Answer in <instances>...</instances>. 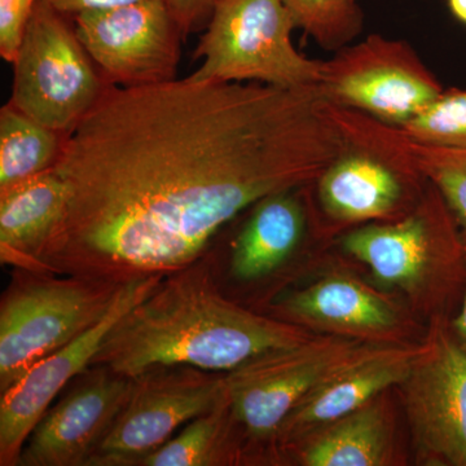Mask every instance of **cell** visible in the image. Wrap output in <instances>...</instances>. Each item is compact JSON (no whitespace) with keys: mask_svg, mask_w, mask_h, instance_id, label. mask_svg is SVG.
Returning <instances> with one entry per match:
<instances>
[{"mask_svg":"<svg viewBox=\"0 0 466 466\" xmlns=\"http://www.w3.org/2000/svg\"><path fill=\"white\" fill-rule=\"evenodd\" d=\"M345 144L319 85L109 86L54 167L67 200L36 271L119 287L174 274L260 198L314 183Z\"/></svg>","mask_w":466,"mask_h":466,"instance_id":"obj_1","label":"cell"},{"mask_svg":"<svg viewBox=\"0 0 466 466\" xmlns=\"http://www.w3.org/2000/svg\"><path fill=\"white\" fill-rule=\"evenodd\" d=\"M207 257L165 276L113 328L91 366L137 379L156 367L227 373L315 333L258 314L223 293Z\"/></svg>","mask_w":466,"mask_h":466,"instance_id":"obj_2","label":"cell"},{"mask_svg":"<svg viewBox=\"0 0 466 466\" xmlns=\"http://www.w3.org/2000/svg\"><path fill=\"white\" fill-rule=\"evenodd\" d=\"M377 284L400 291L429 325L451 323L466 294V242L449 205L431 183L416 208L394 222L370 223L337 238Z\"/></svg>","mask_w":466,"mask_h":466,"instance_id":"obj_3","label":"cell"},{"mask_svg":"<svg viewBox=\"0 0 466 466\" xmlns=\"http://www.w3.org/2000/svg\"><path fill=\"white\" fill-rule=\"evenodd\" d=\"M328 106L345 137V148L309 191L319 232L329 242L358 227L406 217L429 182L398 144L395 126Z\"/></svg>","mask_w":466,"mask_h":466,"instance_id":"obj_4","label":"cell"},{"mask_svg":"<svg viewBox=\"0 0 466 466\" xmlns=\"http://www.w3.org/2000/svg\"><path fill=\"white\" fill-rule=\"evenodd\" d=\"M119 285L15 268L0 302V394L108 311Z\"/></svg>","mask_w":466,"mask_h":466,"instance_id":"obj_5","label":"cell"},{"mask_svg":"<svg viewBox=\"0 0 466 466\" xmlns=\"http://www.w3.org/2000/svg\"><path fill=\"white\" fill-rule=\"evenodd\" d=\"M372 346L314 334L308 341L259 355L225 373L226 395L244 441L247 464L278 461L276 438L294 408Z\"/></svg>","mask_w":466,"mask_h":466,"instance_id":"obj_6","label":"cell"},{"mask_svg":"<svg viewBox=\"0 0 466 466\" xmlns=\"http://www.w3.org/2000/svg\"><path fill=\"white\" fill-rule=\"evenodd\" d=\"M296 21L283 0H218L192 54L193 82H258L280 88L317 86L321 60L291 41Z\"/></svg>","mask_w":466,"mask_h":466,"instance_id":"obj_7","label":"cell"},{"mask_svg":"<svg viewBox=\"0 0 466 466\" xmlns=\"http://www.w3.org/2000/svg\"><path fill=\"white\" fill-rule=\"evenodd\" d=\"M8 103L69 135L109 87L76 34L75 17L36 3L14 63Z\"/></svg>","mask_w":466,"mask_h":466,"instance_id":"obj_8","label":"cell"},{"mask_svg":"<svg viewBox=\"0 0 466 466\" xmlns=\"http://www.w3.org/2000/svg\"><path fill=\"white\" fill-rule=\"evenodd\" d=\"M324 99L401 127L444 91L410 43L370 34L321 60Z\"/></svg>","mask_w":466,"mask_h":466,"instance_id":"obj_9","label":"cell"},{"mask_svg":"<svg viewBox=\"0 0 466 466\" xmlns=\"http://www.w3.org/2000/svg\"><path fill=\"white\" fill-rule=\"evenodd\" d=\"M225 373L189 366L156 367L135 379L130 398L86 466H140L177 431L211 410Z\"/></svg>","mask_w":466,"mask_h":466,"instance_id":"obj_10","label":"cell"},{"mask_svg":"<svg viewBox=\"0 0 466 466\" xmlns=\"http://www.w3.org/2000/svg\"><path fill=\"white\" fill-rule=\"evenodd\" d=\"M76 34L109 86L143 87L177 79L186 41L167 0H140L75 16Z\"/></svg>","mask_w":466,"mask_h":466,"instance_id":"obj_11","label":"cell"},{"mask_svg":"<svg viewBox=\"0 0 466 466\" xmlns=\"http://www.w3.org/2000/svg\"><path fill=\"white\" fill-rule=\"evenodd\" d=\"M428 349L397 386L417 465L466 466V349L450 323L429 325Z\"/></svg>","mask_w":466,"mask_h":466,"instance_id":"obj_12","label":"cell"},{"mask_svg":"<svg viewBox=\"0 0 466 466\" xmlns=\"http://www.w3.org/2000/svg\"><path fill=\"white\" fill-rule=\"evenodd\" d=\"M272 317L315 334L368 345H406L420 339V320L406 302L363 279L333 268L269 306Z\"/></svg>","mask_w":466,"mask_h":466,"instance_id":"obj_13","label":"cell"},{"mask_svg":"<svg viewBox=\"0 0 466 466\" xmlns=\"http://www.w3.org/2000/svg\"><path fill=\"white\" fill-rule=\"evenodd\" d=\"M165 276H149L122 285L108 311L96 324L52 352L7 391L0 394V465L18 466L33 429L64 389L91 367L109 333L137 303L161 284Z\"/></svg>","mask_w":466,"mask_h":466,"instance_id":"obj_14","label":"cell"},{"mask_svg":"<svg viewBox=\"0 0 466 466\" xmlns=\"http://www.w3.org/2000/svg\"><path fill=\"white\" fill-rule=\"evenodd\" d=\"M135 379L91 366L45 413L18 466H86L130 398Z\"/></svg>","mask_w":466,"mask_h":466,"instance_id":"obj_15","label":"cell"},{"mask_svg":"<svg viewBox=\"0 0 466 466\" xmlns=\"http://www.w3.org/2000/svg\"><path fill=\"white\" fill-rule=\"evenodd\" d=\"M309 186L266 196L238 217L229 238V280L265 283L297 260L309 242L328 244L318 229Z\"/></svg>","mask_w":466,"mask_h":466,"instance_id":"obj_16","label":"cell"},{"mask_svg":"<svg viewBox=\"0 0 466 466\" xmlns=\"http://www.w3.org/2000/svg\"><path fill=\"white\" fill-rule=\"evenodd\" d=\"M428 349V341L375 345L324 380L285 420L276 438V456L312 431L330 424L382 392L397 389Z\"/></svg>","mask_w":466,"mask_h":466,"instance_id":"obj_17","label":"cell"},{"mask_svg":"<svg viewBox=\"0 0 466 466\" xmlns=\"http://www.w3.org/2000/svg\"><path fill=\"white\" fill-rule=\"evenodd\" d=\"M390 391L306 435L285 451L281 461L299 466L406 464Z\"/></svg>","mask_w":466,"mask_h":466,"instance_id":"obj_18","label":"cell"},{"mask_svg":"<svg viewBox=\"0 0 466 466\" xmlns=\"http://www.w3.org/2000/svg\"><path fill=\"white\" fill-rule=\"evenodd\" d=\"M67 200L66 183L54 168L0 192V259L36 271L38 258L56 228Z\"/></svg>","mask_w":466,"mask_h":466,"instance_id":"obj_19","label":"cell"},{"mask_svg":"<svg viewBox=\"0 0 466 466\" xmlns=\"http://www.w3.org/2000/svg\"><path fill=\"white\" fill-rule=\"evenodd\" d=\"M247 464L244 441L226 390L216 406L195 417L140 466H229Z\"/></svg>","mask_w":466,"mask_h":466,"instance_id":"obj_20","label":"cell"},{"mask_svg":"<svg viewBox=\"0 0 466 466\" xmlns=\"http://www.w3.org/2000/svg\"><path fill=\"white\" fill-rule=\"evenodd\" d=\"M67 135L39 124L11 103L0 109V192L56 167Z\"/></svg>","mask_w":466,"mask_h":466,"instance_id":"obj_21","label":"cell"},{"mask_svg":"<svg viewBox=\"0 0 466 466\" xmlns=\"http://www.w3.org/2000/svg\"><path fill=\"white\" fill-rule=\"evenodd\" d=\"M395 137L413 167L449 205L466 242V148L417 142L397 126Z\"/></svg>","mask_w":466,"mask_h":466,"instance_id":"obj_22","label":"cell"},{"mask_svg":"<svg viewBox=\"0 0 466 466\" xmlns=\"http://www.w3.org/2000/svg\"><path fill=\"white\" fill-rule=\"evenodd\" d=\"M297 29L323 50L336 52L351 45L364 27L358 0H283Z\"/></svg>","mask_w":466,"mask_h":466,"instance_id":"obj_23","label":"cell"},{"mask_svg":"<svg viewBox=\"0 0 466 466\" xmlns=\"http://www.w3.org/2000/svg\"><path fill=\"white\" fill-rule=\"evenodd\" d=\"M400 128L417 142L466 148V88L444 90Z\"/></svg>","mask_w":466,"mask_h":466,"instance_id":"obj_24","label":"cell"},{"mask_svg":"<svg viewBox=\"0 0 466 466\" xmlns=\"http://www.w3.org/2000/svg\"><path fill=\"white\" fill-rule=\"evenodd\" d=\"M39 0H0V56L14 63L27 23Z\"/></svg>","mask_w":466,"mask_h":466,"instance_id":"obj_25","label":"cell"},{"mask_svg":"<svg viewBox=\"0 0 466 466\" xmlns=\"http://www.w3.org/2000/svg\"><path fill=\"white\" fill-rule=\"evenodd\" d=\"M218 0H167L184 36L204 32L213 16Z\"/></svg>","mask_w":466,"mask_h":466,"instance_id":"obj_26","label":"cell"},{"mask_svg":"<svg viewBox=\"0 0 466 466\" xmlns=\"http://www.w3.org/2000/svg\"><path fill=\"white\" fill-rule=\"evenodd\" d=\"M48 2L63 14L75 17L82 12L119 7V5H131L140 0H48Z\"/></svg>","mask_w":466,"mask_h":466,"instance_id":"obj_27","label":"cell"},{"mask_svg":"<svg viewBox=\"0 0 466 466\" xmlns=\"http://www.w3.org/2000/svg\"><path fill=\"white\" fill-rule=\"evenodd\" d=\"M451 329L459 342L466 349V294L460 306L458 314L451 320Z\"/></svg>","mask_w":466,"mask_h":466,"instance_id":"obj_28","label":"cell"},{"mask_svg":"<svg viewBox=\"0 0 466 466\" xmlns=\"http://www.w3.org/2000/svg\"><path fill=\"white\" fill-rule=\"evenodd\" d=\"M452 16L466 25V0H447Z\"/></svg>","mask_w":466,"mask_h":466,"instance_id":"obj_29","label":"cell"}]
</instances>
